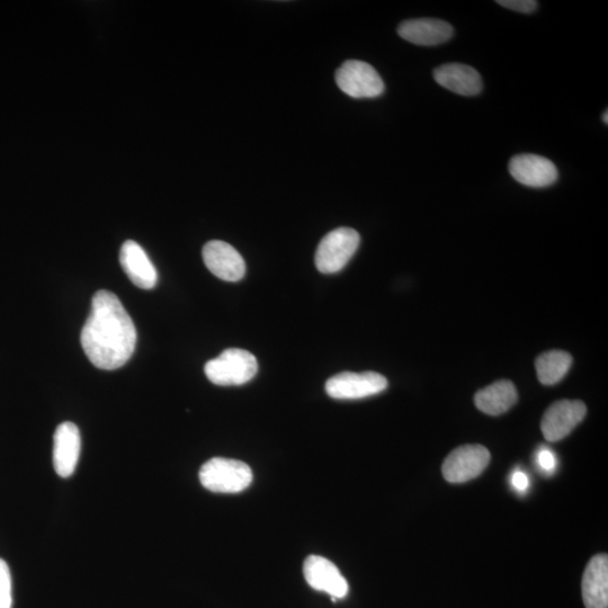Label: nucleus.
Wrapping results in <instances>:
<instances>
[{
  "label": "nucleus",
  "instance_id": "obj_22",
  "mask_svg": "<svg viewBox=\"0 0 608 608\" xmlns=\"http://www.w3.org/2000/svg\"><path fill=\"white\" fill-rule=\"evenodd\" d=\"M513 486L520 493H524V491L529 488L530 480L527 478L524 472L517 471L513 475Z\"/></svg>",
  "mask_w": 608,
  "mask_h": 608
},
{
  "label": "nucleus",
  "instance_id": "obj_19",
  "mask_svg": "<svg viewBox=\"0 0 608 608\" xmlns=\"http://www.w3.org/2000/svg\"><path fill=\"white\" fill-rule=\"evenodd\" d=\"M13 584L10 567L0 559V608H12Z\"/></svg>",
  "mask_w": 608,
  "mask_h": 608
},
{
  "label": "nucleus",
  "instance_id": "obj_5",
  "mask_svg": "<svg viewBox=\"0 0 608 608\" xmlns=\"http://www.w3.org/2000/svg\"><path fill=\"white\" fill-rule=\"evenodd\" d=\"M339 89L353 98H374L383 94L384 83L371 65L360 60H348L337 70Z\"/></svg>",
  "mask_w": 608,
  "mask_h": 608
},
{
  "label": "nucleus",
  "instance_id": "obj_20",
  "mask_svg": "<svg viewBox=\"0 0 608 608\" xmlns=\"http://www.w3.org/2000/svg\"><path fill=\"white\" fill-rule=\"evenodd\" d=\"M497 4L523 14L533 13L539 5L534 0H498Z\"/></svg>",
  "mask_w": 608,
  "mask_h": 608
},
{
  "label": "nucleus",
  "instance_id": "obj_1",
  "mask_svg": "<svg viewBox=\"0 0 608 608\" xmlns=\"http://www.w3.org/2000/svg\"><path fill=\"white\" fill-rule=\"evenodd\" d=\"M83 350L96 368H122L136 350L137 329L122 302L110 291H98L80 336Z\"/></svg>",
  "mask_w": 608,
  "mask_h": 608
},
{
  "label": "nucleus",
  "instance_id": "obj_23",
  "mask_svg": "<svg viewBox=\"0 0 608 608\" xmlns=\"http://www.w3.org/2000/svg\"><path fill=\"white\" fill-rule=\"evenodd\" d=\"M608 111H605V113L603 114V121L605 124H608Z\"/></svg>",
  "mask_w": 608,
  "mask_h": 608
},
{
  "label": "nucleus",
  "instance_id": "obj_2",
  "mask_svg": "<svg viewBox=\"0 0 608 608\" xmlns=\"http://www.w3.org/2000/svg\"><path fill=\"white\" fill-rule=\"evenodd\" d=\"M199 478L201 485L212 493L238 494L252 485L253 471L238 460L213 458L203 464Z\"/></svg>",
  "mask_w": 608,
  "mask_h": 608
},
{
  "label": "nucleus",
  "instance_id": "obj_4",
  "mask_svg": "<svg viewBox=\"0 0 608 608\" xmlns=\"http://www.w3.org/2000/svg\"><path fill=\"white\" fill-rule=\"evenodd\" d=\"M360 235L351 228H338L320 241L316 253V266L323 274L342 271L360 246Z\"/></svg>",
  "mask_w": 608,
  "mask_h": 608
},
{
  "label": "nucleus",
  "instance_id": "obj_10",
  "mask_svg": "<svg viewBox=\"0 0 608 608\" xmlns=\"http://www.w3.org/2000/svg\"><path fill=\"white\" fill-rule=\"evenodd\" d=\"M509 173L518 183L542 189L558 181V169L550 159L532 155H517L509 162Z\"/></svg>",
  "mask_w": 608,
  "mask_h": 608
},
{
  "label": "nucleus",
  "instance_id": "obj_13",
  "mask_svg": "<svg viewBox=\"0 0 608 608\" xmlns=\"http://www.w3.org/2000/svg\"><path fill=\"white\" fill-rule=\"evenodd\" d=\"M120 263L130 281L142 290L154 289L158 274L145 250L136 241H125L121 247Z\"/></svg>",
  "mask_w": 608,
  "mask_h": 608
},
{
  "label": "nucleus",
  "instance_id": "obj_15",
  "mask_svg": "<svg viewBox=\"0 0 608 608\" xmlns=\"http://www.w3.org/2000/svg\"><path fill=\"white\" fill-rule=\"evenodd\" d=\"M583 598L586 608H608V558L597 554L590 559L583 577Z\"/></svg>",
  "mask_w": 608,
  "mask_h": 608
},
{
  "label": "nucleus",
  "instance_id": "obj_17",
  "mask_svg": "<svg viewBox=\"0 0 608 608\" xmlns=\"http://www.w3.org/2000/svg\"><path fill=\"white\" fill-rule=\"evenodd\" d=\"M517 390L512 381L500 380L477 392V408L490 416L505 414L517 402Z\"/></svg>",
  "mask_w": 608,
  "mask_h": 608
},
{
  "label": "nucleus",
  "instance_id": "obj_7",
  "mask_svg": "<svg viewBox=\"0 0 608 608\" xmlns=\"http://www.w3.org/2000/svg\"><path fill=\"white\" fill-rule=\"evenodd\" d=\"M489 462L490 453L485 446L464 445L447 456L442 467L443 476L451 484H463L479 477Z\"/></svg>",
  "mask_w": 608,
  "mask_h": 608
},
{
  "label": "nucleus",
  "instance_id": "obj_9",
  "mask_svg": "<svg viewBox=\"0 0 608 608\" xmlns=\"http://www.w3.org/2000/svg\"><path fill=\"white\" fill-rule=\"evenodd\" d=\"M303 574L311 588L332 596L333 601L347 596V580L335 563L320 556H309L303 565Z\"/></svg>",
  "mask_w": 608,
  "mask_h": 608
},
{
  "label": "nucleus",
  "instance_id": "obj_14",
  "mask_svg": "<svg viewBox=\"0 0 608 608\" xmlns=\"http://www.w3.org/2000/svg\"><path fill=\"white\" fill-rule=\"evenodd\" d=\"M398 33L402 39L416 46L432 47L449 41L453 35V28L445 21L419 19L401 23Z\"/></svg>",
  "mask_w": 608,
  "mask_h": 608
},
{
  "label": "nucleus",
  "instance_id": "obj_18",
  "mask_svg": "<svg viewBox=\"0 0 608 608\" xmlns=\"http://www.w3.org/2000/svg\"><path fill=\"white\" fill-rule=\"evenodd\" d=\"M571 364L572 357L567 352L550 351L540 355L535 362L539 381L544 386L557 384L566 377Z\"/></svg>",
  "mask_w": 608,
  "mask_h": 608
},
{
  "label": "nucleus",
  "instance_id": "obj_12",
  "mask_svg": "<svg viewBox=\"0 0 608 608\" xmlns=\"http://www.w3.org/2000/svg\"><path fill=\"white\" fill-rule=\"evenodd\" d=\"M82 451V436L79 428L70 422L62 423L53 436V467L61 478L74 475Z\"/></svg>",
  "mask_w": 608,
  "mask_h": 608
},
{
  "label": "nucleus",
  "instance_id": "obj_11",
  "mask_svg": "<svg viewBox=\"0 0 608 608\" xmlns=\"http://www.w3.org/2000/svg\"><path fill=\"white\" fill-rule=\"evenodd\" d=\"M203 261L209 271L227 282H238L246 274L243 256L231 245L221 240L209 241L203 248Z\"/></svg>",
  "mask_w": 608,
  "mask_h": 608
},
{
  "label": "nucleus",
  "instance_id": "obj_16",
  "mask_svg": "<svg viewBox=\"0 0 608 608\" xmlns=\"http://www.w3.org/2000/svg\"><path fill=\"white\" fill-rule=\"evenodd\" d=\"M438 85L462 96H476L481 93L482 79L475 68L463 64H447L434 70Z\"/></svg>",
  "mask_w": 608,
  "mask_h": 608
},
{
  "label": "nucleus",
  "instance_id": "obj_6",
  "mask_svg": "<svg viewBox=\"0 0 608 608\" xmlns=\"http://www.w3.org/2000/svg\"><path fill=\"white\" fill-rule=\"evenodd\" d=\"M388 388V380L377 372H343L326 383L329 397L337 400H356L379 395Z\"/></svg>",
  "mask_w": 608,
  "mask_h": 608
},
{
  "label": "nucleus",
  "instance_id": "obj_3",
  "mask_svg": "<svg viewBox=\"0 0 608 608\" xmlns=\"http://www.w3.org/2000/svg\"><path fill=\"white\" fill-rule=\"evenodd\" d=\"M204 372L217 386H243L256 377L258 363L252 353L240 348H229L217 359L205 364Z\"/></svg>",
  "mask_w": 608,
  "mask_h": 608
},
{
  "label": "nucleus",
  "instance_id": "obj_8",
  "mask_svg": "<svg viewBox=\"0 0 608 608\" xmlns=\"http://www.w3.org/2000/svg\"><path fill=\"white\" fill-rule=\"evenodd\" d=\"M587 408L583 401L561 400L545 411L541 429L545 440L558 442L567 437L583 422Z\"/></svg>",
  "mask_w": 608,
  "mask_h": 608
},
{
  "label": "nucleus",
  "instance_id": "obj_21",
  "mask_svg": "<svg viewBox=\"0 0 608 608\" xmlns=\"http://www.w3.org/2000/svg\"><path fill=\"white\" fill-rule=\"evenodd\" d=\"M538 462L542 470L547 472H552L557 467L556 456L548 449L539 452Z\"/></svg>",
  "mask_w": 608,
  "mask_h": 608
}]
</instances>
